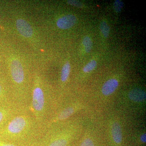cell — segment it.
Returning <instances> with one entry per match:
<instances>
[{"label":"cell","instance_id":"6da1fadb","mask_svg":"<svg viewBox=\"0 0 146 146\" xmlns=\"http://www.w3.org/2000/svg\"><path fill=\"white\" fill-rule=\"evenodd\" d=\"M45 129L29 110H18L0 130V139L22 146H31Z\"/></svg>","mask_w":146,"mask_h":146},{"label":"cell","instance_id":"7a4b0ae2","mask_svg":"<svg viewBox=\"0 0 146 146\" xmlns=\"http://www.w3.org/2000/svg\"><path fill=\"white\" fill-rule=\"evenodd\" d=\"M56 108L55 99L49 90L36 77L31 89L29 110L36 121L46 128Z\"/></svg>","mask_w":146,"mask_h":146},{"label":"cell","instance_id":"3957f363","mask_svg":"<svg viewBox=\"0 0 146 146\" xmlns=\"http://www.w3.org/2000/svg\"><path fill=\"white\" fill-rule=\"evenodd\" d=\"M18 110L13 104L0 103V130Z\"/></svg>","mask_w":146,"mask_h":146},{"label":"cell","instance_id":"277c9868","mask_svg":"<svg viewBox=\"0 0 146 146\" xmlns=\"http://www.w3.org/2000/svg\"><path fill=\"white\" fill-rule=\"evenodd\" d=\"M77 18L74 15L68 14L59 18L56 22L59 28L66 29L73 27L76 23Z\"/></svg>","mask_w":146,"mask_h":146},{"label":"cell","instance_id":"5b68a950","mask_svg":"<svg viewBox=\"0 0 146 146\" xmlns=\"http://www.w3.org/2000/svg\"><path fill=\"white\" fill-rule=\"evenodd\" d=\"M16 26L20 34L26 37H29L33 34V30L29 24L23 19H19L16 22Z\"/></svg>","mask_w":146,"mask_h":146},{"label":"cell","instance_id":"8992f818","mask_svg":"<svg viewBox=\"0 0 146 146\" xmlns=\"http://www.w3.org/2000/svg\"><path fill=\"white\" fill-rule=\"evenodd\" d=\"M119 82L115 79H110L105 82L102 87V91L105 96H108L113 93L117 89Z\"/></svg>","mask_w":146,"mask_h":146},{"label":"cell","instance_id":"52a82bcc","mask_svg":"<svg viewBox=\"0 0 146 146\" xmlns=\"http://www.w3.org/2000/svg\"><path fill=\"white\" fill-rule=\"evenodd\" d=\"M129 97L131 100L134 102H141L145 100V92L141 89L136 88L129 91Z\"/></svg>","mask_w":146,"mask_h":146},{"label":"cell","instance_id":"ba28073f","mask_svg":"<svg viewBox=\"0 0 146 146\" xmlns=\"http://www.w3.org/2000/svg\"><path fill=\"white\" fill-rule=\"evenodd\" d=\"M112 134L113 140L117 143H119L122 141L121 129L119 124L114 122L112 126Z\"/></svg>","mask_w":146,"mask_h":146},{"label":"cell","instance_id":"9c48e42d","mask_svg":"<svg viewBox=\"0 0 146 146\" xmlns=\"http://www.w3.org/2000/svg\"><path fill=\"white\" fill-rule=\"evenodd\" d=\"M71 67L69 62L67 61L63 65L60 74V80L62 82H65L67 81L70 72Z\"/></svg>","mask_w":146,"mask_h":146},{"label":"cell","instance_id":"30bf717a","mask_svg":"<svg viewBox=\"0 0 146 146\" xmlns=\"http://www.w3.org/2000/svg\"><path fill=\"white\" fill-rule=\"evenodd\" d=\"M82 44L86 52H89L92 48V42L91 38L89 36H85L82 40Z\"/></svg>","mask_w":146,"mask_h":146},{"label":"cell","instance_id":"8fae6325","mask_svg":"<svg viewBox=\"0 0 146 146\" xmlns=\"http://www.w3.org/2000/svg\"><path fill=\"white\" fill-rule=\"evenodd\" d=\"M100 28L104 36L105 37H108L109 34L110 28L107 23L105 21H102L100 25Z\"/></svg>","mask_w":146,"mask_h":146},{"label":"cell","instance_id":"7c38bea8","mask_svg":"<svg viewBox=\"0 0 146 146\" xmlns=\"http://www.w3.org/2000/svg\"><path fill=\"white\" fill-rule=\"evenodd\" d=\"M97 65V62L95 60H91L83 68V71L84 72L87 73L93 70Z\"/></svg>","mask_w":146,"mask_h":146},{"label":"cell","instance_id":"4fadbf2b","mask_svg":"<svg viewBox=\"0 0 146 146\" xmlns=\"http://www.w3.org/2000/svg\"><path fill=\"white\" fill-rule=\"evenodd\" d=\"M123 6V3L120 0H116L113 4V8L114 10L117 13L120 12Z\"/></svg>","mask_w":146,"mask_h":146},{"label":"cell","instance_id":"5bb4252c","mask_svg":"<svg viewBox=\"0 0 146 146\" xmlns=\"http://www.w3.org/2000/svg\"><path fill=\"white\" fill-rule=\"evenodd\" d=\"M0 146H22L0 139Z\"/></svg>","mask_w":146,"mask_h":146},{"label":"cell","instance_id":"9a60e30c","mask_svg":"<svg viewBox=\"0 0 146 146\" xmlns=\"http://www.w3.org/2000/svg\"><path fill=\"white\" fill-rule=\"evenodd\" d=\"M80 146H94V142L90 138H86L81 143Z\"/></svg>","mask_w":146,"mask_h":146},{"label":"cell","instance_id":"2e32d148","mask_svg":"<svg viewBox=\"0 0 146 146\" xmlns=\"http://www.w3.org/2000/svg\"><path fill=\"white\" fill-rule=\"evenodd\" d=\"M69 4L71 5L74 6L76 7H82V3L78 1H74V0H70V1H67Z\"/></svg>","mask_w":146,"mask_h":146},{"label":"cell","instance_id":"e0dca14e","mask_svg":"<svg viewBox=\"0 0 146 146\" xmlns=\"http://www.w3.org/2000/svg\"><path fill=\"white\" fill-rule=\"evenodd\" d=\"M141 140L143 143H145L146 141V133H144L141 136Z\"/></svg>","mask_w":146,"mask_h":146}]
</instances>
